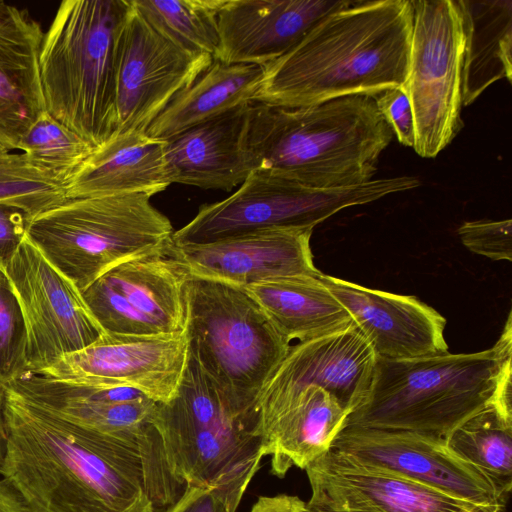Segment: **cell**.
Listing matches in <instances>:
<instances>
[{"label":"cell","instance_id":"1","mask_svg":"<svg viewBox=\"0 0 512 512\" xmlns=\"http://www.w3.org/2000/svg\"><path fill=\"white\" fill-rule=\"evenodd\" d=\"M3 388L0 477L31 512H156L138 453Z\"/></svg>","mask_w":512,"mask_h":512},{"label":"cell","instance_id":"2","mask_svg":"<svg viewBox=\"0 0 512 512\" xmlns=\"http://www.w3.org/2000/svg\"><path fill=\"white\" fill-rule=\"evenodd\" d=\"M411 0H352L264 66L255 103L297 108L405 87Z\"/></svg>","mask_w":512,"mask_h":512},{"label":"cell","instance_id":"3","mask_svg":"<svg viewBox=\"0 0 512 512\" xmlns=\"http://www.w3.org/2000/svg\"><path fill=\"white\" fill-rule=\"evenodd\" d=\"M393 137L367 95L297 108L253 102L248 129L258 168L323 189L375 179L380 156Z\"/></svg>","mask_w":512,"mask_h":512},{"label":"cell","instance_id":"4","mask_svg":"<svg viewBox=\"0 0 512 512\" xmlns=\"http://www.w3.org/2000/svg\"><path fill=\"white\" fill-rule=\"evenodd\" d=\"M512 323L490 349L376 360L372 384L344 426L411 431L446 440L461 423L495 404L512 373Z\"/></svg>","mask_w":512,"mask_h":512},{"label":"cell","instance_id":"5","mask_svg":"<svg viewBox=\"0 0 512 512\" xmlns=\"http://www.w3.org/2000/svg\"><path fill=\"white\" fill-rule=\"evenodd\" d=\"M129 0H65L44 32L46 111L94 147L115 132L118 38Z\"/></svg>","mask_w":512,"mask_h":512},{"label":"cell","instance_id":"6","mask_svg":"<svg viewBox=\"0 0 512 512\" xmlns=\"http://www.w3.org/2000/svg\"><path fill=\"white\" fill-rule=\"evenodd\" d=\"M155 425L169 469L184 487L245 492L264 457L257 410L230 400L190 355L175 395L159 403Z\"/></svg>","mask_w":512,"mask_h":512},{"label":"cell","instance_id":"7","mask_svg":"<svg viewBox=\"0 0 512 512\" xmlns=\"http://www.w3.org/2000/svg\"><path fill=\"white\" fill-rule=\"evenodd\" d=\"M150 198H68L31 219L26 237L82 292L114 266L171 244L172 224Z\"/></svg>","mask_w":512,"mask_h":512},{"label":"cell","instance_id":"8","mask_svg":"<svg viewBox=\"0 0 512 512\" xmlns=\"http://www.w3.org/2000/svg\"><path fill=\"white\" fill-rule=\"evenodd\" d=\"M185 335L189 355L246 409H256L260 391L291 346L243 287L192 275Z\"/></svg>","mask_w":512,"mask_h":512},{"label":"cell","instance_id":"9","mask_svg":"<svg viewBox=\"0 0 512 512\" xmlns=\"http://www.w3.org/2000/svg\"><path fill=\"white\" fill-rule=\"evenodd\" d=\"M420 185L414 176L375 178L345 188H315L257 168L228 198L202 205L172 235L176 246L203 245L269 229H313L337 212Z\"/></svg>","mask_w":512,"mask_h":512},{"label":"cell","instance_id":"10","mask_svg":"<svg viewBox=\"0 0 512 512\" xmlns=\"http://www.w3.org/2000/svg\"><path fill=\"white\" fill-rule=\"evenodd\" d=\"M413 23L409 73L415 141L422 158H435L464 123L462 55L464 34L456 0H411Z\"/></svg>","mask_w":512,"mask_h":512},{"label":"cell","instance_id":"11","mask_svg":"<svg viewBox=\"0 0 512 512\" xmlns=\"http://www.w3.org/2000/svg\"><path fill=\"white\" fill-rule=\"evenodd\" d=\"M169 246L114 266L81 292L106 334L152 337L185 332L190 274Z\"/></svg>","mask_w":512,"mask_h":512},{"label":"cell","instance_id":"12","mask_svg":"<svg viewBox=\"0 0 512 512\" xmlns=\"http://www.w3.org/2000/svg\"><path fill=\"white\" fill-rule=\"evenodd\" d=\"M213 61L210 55L188 51L169 40L129 0L117 45L113 136L146 133L174 97Z\"/></svg>","mask_w":512,"mask_h":512},{"label":"cell","instance_id":"13","mask_svg":"<svg viewBox=\"0 0 512 512\" xmlns=\"http://www.w3.org/2000/svg\"><path fill=\"white\" fill-rule=\"evenodd\" d=\"M5 274L25 322L27 373H38L105 334L80 290L27 237Z\"/></svg>","mask_w":512,"mask_h":512},{"label":"cell","instance_id":"14","mask_svg":"<svg viewBox=\"0 0 512 512\" xmlns=\"http://www.w3.org/2000/svg\"><path fill=\"white\" fill-rule=\"evenodd\" d=\"M6 387L40 407L82 427L113 438L143 461L150 498L164 512L182 494L172 475L155 420L159 403L145 396L130 401L89 400L70 393L58 381L26 373Z\"/></svg>","mask_w":512,"mask_h":512},{"label":"cell","instance_id":"15","mask_svg":"<svg viewBox=\"0 0 512 512\" xmlns=\"http://www.w3.org/2000/svg\"><path fill=\"white\" fill-rule=\"evenodd\" d=\"M306 512H504L479 505L358 460L334 448L305 468Z\"/></svg>","mask_w":512,"mask_h":512},{"label":"cell","instance_id":"16","mask_svg":"<svg viewBox=\"0 0 512 512\" xmlns=\"http://www.w3.org/2000/svg\"><path fill=\"white\" fill-rule=\"evenodd\" d=\"M376 360L355 324L290 346L258 395L261 432L310 387L328 392L349 415L369 392Z\"/></svg>","mask_w":512,"mask_h":512},{"label":"cell","instance_id":"17","mask_svg":"<svg viewBox=\"0 0 512 512\" xmlns=\"http://www.w3.org/2000/svg\"><path fill=\"white\" fill-rule=\"evenodd\" d=\"M188 360L185 332L152 337L105 333L35 374L77 386L129 387L166 403L175 395Z\"/></svg>","mask_w":512,"mask_h":512},{"label":"cell","instance_id":"18","mask_svg":"<svg viewBox=\"0 0 512 512\" xmlns=\"http://www.w3.org/2000/svg\"><path fill=\"white\" fill-rule=\"evenodd\" d=\"M331 447L475 504L505 509L510 495L486 472L453 452L445 440L425 434L344 426Z\"/></svg>","mask_w":512,"mask_h":512},{"label":"cell","instance_id":"19","mask_svg":"<svg viewBox=\"0 0 512 512\" xmlns=\"http://www.w3.org/2000/svg\"><path fill=\"white\" fill-rule=\"evenodd\" d=\"M313 229H269L203 245L176 246L169 252L192 276L240 287L262 281L321 273L313 262Z\"/></svg>","mask_w":512,"mask_h":512},{"label":"cell","instance_id":"20","mask_svg":"<svg viewBox=\"0 0 512 512\" xmlns=\"http://www.w3.org/2000/svg\"><path fill=\"white\" fill-rule=\"evenodd\" d=\"M319 277L348 310L376 357L409 359L448 351L445 318L416 297L367 288L323 273Z\"/></svg>","mask_w":512,"mask_h":512},{"label":"cell","instance_id":"21","mask_svg":"<svg viewBox=\"0 0 512 512\" xmlns=\"http://www.w3.org/2000/svg\"><path fill=\"white\" fill-rule=\"evenodd\" d=\"M352 0H224L214 60L266 66L294 47L320 20Z\"/></svg>","mask_w":512,"mask_h":512},{"label":"cell","instance_id":"22","mask_svg":"<svg viewBox=\"0 0 512 512\" xmlns=\"http://www.w3.org/2000/svg\"><path fill=\"white\" fill-rule=\"evenodd\" d=\"M252 103L165 139L171 183L225 191L241 185L258 168L248 143Z\"/></svg>","mask_w":512,"mask_h":512},{"label":"cell","instance_id":"23","mask_svg":"<svg viewBox=\"0 0 512 512\" xmlns=\"http://www.w3.org/2000/svg\"><path fill=\"white\" fill-rule=\"evenodd\" d=\"M44 32L27 10L0 0V147L18 150L46 111L40 79Z\"/></svg>","mask_w":512,"mask_h":512},{"label":"cell","instance_id":"24","mask_svg":"<svg viewBox=\"0 0 512 512\" xmlns=\"http://www.w3.org/2000/svg\"><path fill=\"white\" fill-rule=\"evenodd\" d=\"M171 184L164 140L129 132L96 147L68 180L66 195L67 199L137 193L152 197Z\"/></svg>","mask_w":512,"mask_h":512},{"label":"cell","instance_id":"25","mask_svg":"<svg viewBox=\"0 0 512 512\" xmlns=\"http://www.w3.org/2000/svg\"><path fill=\"white\" fill-rule=\"evenodd\" d=\"M348 412L325 390L310 387L262 428L263 455L282 478L292 467L305 469L328 451Z\"/></svg>","mask_w":512,"mask_h":512},{"label":"cell","instance_id":"26","mask_svg":"<svg viewBox=\"0 0 512 512\" xmlns=\"http://www.w3.org/2000/svg\"><path fill=\"white\" fill-rule=\"evenodd\" d=\"M320 274L275 278L243 288L287 341L301 342L354 325L350 313L323 284Z\"/></svg>","mask_w":512,"mask_h":512},{"label":"cell","instance_id":"27","mask_svg":"<svg viewBox=\"0 0 512 512\" xmlns=\"http://www.w3.org/2000/svg\"><path fill=\"white\" fill-rule=\"evenodd\" d=\"M462 19L463 107L499 80H512V1L456 0Z\"/></svg>","mask_w":512,"mask_h":512},{"label":"cell","instance_id":"28","mask_svg":"<svg viewBox=\"0 0 512 512\" xmlns=\"http://www.w3.org/2000/svg\"><path fill=\"white\" fill-rule=\"evenodd\" d=\"M263 75L264 66L214 60L190 86L174 97L146 134L165 140L240 105L252 103Z\"/></svg>","mask_w":512,"mask_h":512},{"label":"cell","instance_id":"29","mask_svg":"<svg viewBox=\"0 0 512 512\" xmlns=\"http://www.w3.org/2000/svg\"><path fill=\"white\" fill-rule=\"evenodd\" d=\"M445 441L459 457L511 493L512 416L491 405L457 426Z\"/></svg>","mask_w":512,"mask_h":512},{"label":"cell","instance_id":"30","mask_svg":"<svg viewBox=\"0 0 512 512\" xmlns=\"http://www.w3.org/2000/svg\"><path fill=\"white\" fill-rule=\"evenodd\" d=\"M141 15L178 46L215 59L217 15L224 0H132Z\"/></svg>","mask_w":512,"mask_h":512},{"label":"cell","instance_id":"31","mask_svg":"<svg viewBox=\"0 0 512 512\" xmlns=\"http://www.w3.org/2000/svg\"><path fill=\"white\" fill-rule=\"evenodd\" d=\"M66 199L64 179L39 167L24 153L0 147V202L20 207L33 219Z\"/></svg>","mask_w":512,"mask_h":512},{"label":"cell","instance_id":"32","mask_svg":"<svg viewBox=\"0 0 512 512\" xmlns=\"http://www.w3.org/2000/svg\"><path fill=\"white\" fill-rule=\"evenodd\" d=\"M95 148L45 111L25 133L18 150L67 184Z\"/></svg>","mask_w":512,"mask_h":512},{"label":"cell","instance_id":"33","mask_svg":"<svg viewBox=\"0 0 512 512\" xmlns=\"http://www.w3.org/2000/svg\"><path fill=\"white\" fill-rule=\"evenodd\" d=\"M27 334L17 297L0 270V387L27 373Z\"/></svg>","mask_w":512,"mask_h":512},{"label":"cell","instance_id":"34","mask_svg":"<svg viewBox=\"0 0 512 512\" xmlns=\"http://www.w3.org/2000/svg\"><path fill=\"white\" fill-rule=\"evenodd\" d=\"M457 233L471 252L495 261H512L511 219L465 221Z\"/></svg>","mask_w":512,"mask_h":512},{"label":"cell","instance_id":"35","mask_svg":"<svg viewBox=\"0 0 512 512\" xmlns=\"http://www.w3.org/2000/svg\"><path fill=\"white\" fill-rule=\"evenodd\" d=\"M244 492L218 486H185L164 512H235Z\"/></svg>","mask_w":512,"mask_h":512},{"label":"cell","instance_id":"36","mask_svg":"<svg viewBox=\"0 0 512 512\" xmlns=\"http://www.w3.org/2000/svg\"><path fill=\"white\" fill-rule=\"evenodd\" d=\"M377 109L398 142L406 147L414 146V118L405 87H394L372 96Z\"/></svg>","mask_w":512,"mask_h":512},{"label":"cell","instance_id":"37","mask_svg":"<svg viewBox=\"0 0 512 512\" xmlns=\"http://www.w3.org/2000/svg\"><path fill=\"white\" fill-rule=\"evenodd\" d=\"M30 215L15 205L0 202V270H5L26 238Z\"/></svg>","mask_w":512,"mask_h":512},{"label":"cell","instance_id":"38","mask_svg":"<svg viewBox=\"0 0 512 512\" xmlns=\"http://www.w3.org/2000/svg\"><path fill=\"white\" fill-rule=\"evenodd\" d=\"M250 512H306V504L297 496H264L257 500Z\"/></svg>","mask_w":512,"mask_h":512},{"label":"cell","instance_id":"39","mask_svg":"<svg viewBox=\"0 0 512 512\" xmlns=\"http://www.w3.org/2000/svg\"><path fill=\"white\" fill-rule=\"evenodd\" d=\"M0 512H31L16 491L0 477Z\"/></svg>","mask_w":512,"mask_h":512}]
</instances>
